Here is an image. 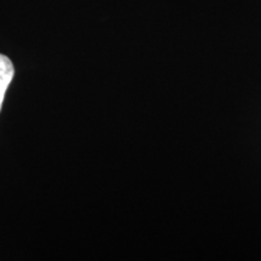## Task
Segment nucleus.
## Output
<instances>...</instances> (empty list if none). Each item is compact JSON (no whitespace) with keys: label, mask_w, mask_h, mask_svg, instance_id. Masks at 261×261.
Instances as JSON below:
<instances>
[{"label":"nucleus","mask_w":261,"mask_h":261,"mask_svg":"<svg viewBox=\"0 0 261 261\" xmlns=\"http://www.w3.org/2000/svg\"><path fill=\"white\" fill-rule=\"evenodd\" d=\"M15 75V68L9 57L0 54V110L4 102L5 93Z\"/></svg>","instance_id":"nucleus-1"}]
</instances>
